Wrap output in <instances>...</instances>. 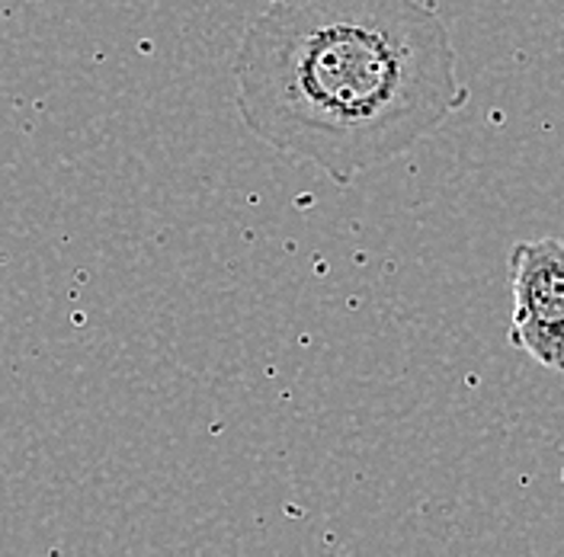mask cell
Masks as SVG:
<instances>
[{"instance_id": "cell-1", "label": "cell", "mask_w": 564, "mask_h": 557, "mask_svg": "<svg viewBox=\"0 0 564 557\" xmlns=\"http://www.w3.org/2000/svg\"><path fill=\"white\" fill-rule=\"evenodd\" d=\"M231 74L247 132L337 186L408 154L471 97L423 0H273Z\"/></svg>"}, {"instance_id": "cell-2", "label": "cell", "mask_w": 564, "mask_h": 557, "mask_svg": "<svg viewBox=\"0 0 564 557\" xmlns=\"http://www.w3.org/2000/svg\"><path fill=\"white\" fill-rule=\"evenodd\" d=\"M510 347L564 375V241L535 238L510 250Z\"/></svg>"}, {"instance_id": "cell-3", "label": "cell", "mask_w": 564, "mask_h": 557, "mask_svg": "<svg viewBox=\"0 0 564 557\" xmlns=\"http://www.w3.org/2000/svg\"><path fill=\"white\" fill-rule=\"evenodd\" d=\"M562 481H564V468H562Z\"/></svg>"}]
</instances>
